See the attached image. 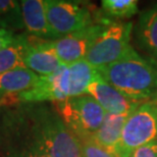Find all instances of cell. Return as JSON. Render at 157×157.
Instances as JSON below:
<instances>
[{"label":"cell","instance_id":"20","mask_svg":"<svg viewBox=\"0 0 157 157\" xmlns=\"http://www.w3.org/2000/svg\"><path fill=\"white\" fill-rule=\"evenodd\" d=\"M130 157H157V140L134 150Z\"/></svg>","mask_w":157,"mask_h":157},{"label":"cell","instance_id":"1","mask_svg":"<svg viewBox=\"0 0 157 157\" xmlns=\"http://www.w3.org/2000/svg\"><path fill=\"white\" fill-rule=\"evenodd\" d=\"M97 71L107 83L134 101L149 102L157 98V62L141 56L133 47L119 60Z\"/></svg>","mask_w":157,"mask_h":157},{"label":"cell","instance_id":"15","mask_svg":"<svg viewBox=\"0 0 157 157\" xmlns=\"http://www.w3.org/2000/svg\"><path fill=\"white\" fill-rule=\"evenodd\" d=\"M29 45L30 38L27 35H15L13 41L0 51V75L15 68L26 67L25 57Z\"/></svg>","mask_w":157,"mask_h":157},{"label":"cell","instance_id":"23","mask_svg":"<svg viewBox=\"0 0 157 157\" xmlns=\"http://www.w3.org/2000/svg\"><path fill=\"white\" fill-rule=\"evenodd\" d=\"M155 101H156V103H157V98H156V100H155ZM155 101H154V102H155Z\"/></svg>","mask_w":157,"mask_h":157},{"label":"cell","instance_id":"12","mask_svg":"<svg viewBox=\"0 0 157 157\" xmlns=\"http://www.w3.org/2000/svg\"><path fill=\"white\" fill-rule=\"evenodd\" d=\"M40 76L27 67L15 68L0 75V100L6 96L18 95L32 89Z\"/></svg>","mask_w":157,"mask_h":157},{"label":"cell","instance_id":"19","mask_svg":"<svg viewBox=\"0 0 157 157\" xmlns=\"http://www.w3.org/2000/svg\"><path fill=\"white\" fill-rule=\"evenodd\" d=\"M80 142L84 157H117L100 146L92 136L83 138L80 140Z\"/></svg>","mask_w":157,"mask_h":157},{"label":"cell","instance_id":"5","mask_svg":"<svg viewBox=\"0 0 157 157\" xmlns=\"http://www.w3.org/2000/svg\"><path fill=\"white\" fill-rule=\"evenodd\" d=\"M157 140V103H142L128 117L117 148V157H130L139 147Z\"/></svg>","mask_w":157,"mask_h":157},{"label":"cell","instance_id":"22","mask_svg":"<svg viewBox=\"0 0 157 157\" xmlns=\"http://www.w3.org/2000/svg\"><path fill=\"white\" fill-rule=\"evenodd\" d=\"M14 32L11 31L0 29V51L4 49L6 46H8L14 39Z\"/></svg>","mask_w":157,"mask_h":157},{"label":"cell","instance_id":"14","mask_svg":"<svg viewBox=\"0 0 157 157\" xmlns=\"http://www.w3.org/2000/svg\"><path fill=\"white\" fill-rule=\"evenodd\" d=\"M135 33L140 46L157 58V4L141 12Z\"/></svg>","mask_w":157,"mask_h":157},{"label":"cell","instance_id":"7","mask_svg":"<svg viewBox=\"0 0 157 157\" xmlns=\"http://www.w3.org/2000/svg\"><path fill=\"white\" fill-rule=\"evenodd\" d=\"M110 21L108 18H103L99 23L91 25L81 31L49 41V45L62 64H73L86 58L94 41Z\"/></svg>","mask_w":157,"mask_h":157},{"label":"cell","instance_id":"6","mask_svg":"<svg viewBox=\"0 0 157 157\" xmlns=\"http://www.w3.org/2000/svg\"><path fill=\"white\" fill-rule=\"evenodd\" d=\"M47 20L56 39L95 24L92 10L86 5L65 0H45Z\"/></svg>","mask_w":157,"mask_h":157},{"label":"cell","instance_id":"11","mask_svg":"<svg viewBox=\"0 0 157 157\" xmlns=\"http://www.w3.org/2000/svg\"><path fill=\"white\" fill-rule=\"evenodd\" d=\"M20 3L24 25L28 32L38 39L56 40L47 20L45 0H23Z\"/></svg>","mask_w":157,"mask_h":157},{"label":"cell","instance_id":"9","mask_svg":"<svg viewBox=\"0 0 157 157\" xmlns=\"http://www.w3.org/2000/svg\"><path fill=\"white\" fill-rule=\"evenodd\" d=\"M87 95L93 97L106 113L110 114H131L142 104L124 96L107 83L99 73L88 87Z\"/></svg>","mask_w":157,"mask_h":157},{"label":"cell","instance_id":"18","mask_svg":"<svg viewBox=\"0 0 157 157\" xmlns=\"http://www.w3.org/2000/svg\"><path fill=\"white\" fill-rule=\"evenodd\" d=\"M101 5L103 13L118 20L128 18L138 12L137 0H103Z\"/></svg>","mask_w":157,"mask_h":157},{"label":"cell","instance_id":"8","mask_svg":"<svg viewBox=\"0 0 157 157\" xmlns=\"http://www.w3.org/2000/svg\"><path fill=\"white\" fill-rule=\"evenodd\" d=\"M68 98H71L70 71L64 64L50 76H40L38 83L32 89L17 95V101L26 103H57Z\"/></svg>","mask_w":157,"mask_h":157},{"label":"cell","instance_id":"3","mask_svg":"<svg viewBox=\"0 0 157 157\" xmlns=\"http://www.w3.org/2000/svg\"><path fill=\"white\" fill-rule=\"evenodd\" d=\"M54 104L56 112L78 140L93 136L106 114L99 103L89 95L73 97Z\"/></svg>","mask_w":157,"mask_h":157},{"label":"cell","instance_id":"21","mask_svg":"<svg viewBox=\"0 0 157 157\" xmlns=\"http://www.w3.org/2000/svg\"><path fill=\"white\" fill-rule=\"evenodd\" d=\"M12 157H50L35 149H20L12 152Z\"/></svg>","mask_w":157,"mask_h":157},{"label":"cell","instance_id":"13","mask_svg":"<svg viewBox=\"0 0 157 157\" xmlns=\"http://www.w3.org/2000/svg\"><path fill=\"white\" fill-rule=\"evenodd\" d=\"M130 114L106 113L102 124L92 138L100 146L117 155V148L121 140L124 125Z\"/></svg>","mask_w":157,"mask_h":157},{"label":"cell","instance_id":"17","mask_svg":"<svg viewBox=\"0 0 157 157\" xmlns=\"http://www.w3.org/2000/svg\"><path fill=\"white\" fill-rule=\"evenodd\" d=\"M24 27L21 3L12 0H0V29L14 32Z\"/></svg>","mask_w":157,"mask_h":157},{"label":"cell","instance_id":"2","mask_svg":"<svg viewBox=\"0 0 157 157\" xmlns=\"http://www.w3.org/2000/svg\"><path fill=\"white\" fill-rule=\"evenodd\" d=\"M30 110V143L25 149L38 150L50 157H84L80 140L56 110L42 106Z\"/></svg>","mask_w":157,"mask_h":157},{"label":"cell","instance_id":"10","mask_svg":"<svg viewBox=\"0 0 157 157\" xmlns=\"http://www.w3.org/2000/svg\"><path fill=\"white\" fill-rule=\"evenodd\" d=\"M29 38L30 45L25 57L26 67L40 76H50L58 71L62 63L50 47L49 41L33 36Z\"/></svg>","mask_w":157,"mask_h":157},{"label":"cell","instance_id":"16","mask_svg":"<svg viewBox=\"0 0 157 157\" xmlns=\"http://www.w3.org/2000/svg\"><path fill=\"white\" fill-rule=\"evenodd\" d=\"M70 71L71 98L87 95L89 85L97 76L98 71L88 63L86 59L67 65Z\"/></svg>","mask_w":157,"mask_h":157},{"label":"cell","instance_id":"4","mask_svg":"<svg viewBox=\"0 0 157 157\" xmlns=\"http://www.w3.org/2000/svg\"><path fill=\"white\" fill-rule=\"evenodd\" d=\"M132 31L133 24L130 21H110L90 47L86 61L95 70H99L119 60L132 48Z\"/></svg>","mask_w":157,"mask_h":157}]
</instances>
